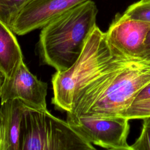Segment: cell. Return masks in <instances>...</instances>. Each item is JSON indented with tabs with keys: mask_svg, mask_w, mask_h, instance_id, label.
<instances>
[{
	"mask_svg": "<svg viewBox=\"0 0 150 150\" xmlns=\"http://www.w3.org/2000/svg\"><path fill=\"white\" fill-rule=\"evenodd\" d=\"M88 0H31L21 11L11 29L18 35L43 28L50 21Z\"/></svg>",
	"mask_w": 150,
	"mask_h": 150,
	"instance_id": "7",
	"label": "cell"
},
{
	"mask_svg": "<svg viewBox=\"0 0 150 150\" xmlns=\"http://www.w3.org/2000/svg\"><path fill=\"white\" fill-rule=\"evenodd\" d=\"M110 42L97 25L86 40L76 61L52 77V103L56 109L70 112L78 93L95 76L105 58Z\"/></svg>",
	"mask_w": 150,
	"mask_h": 150,
	"instance_id": "3",
	"label": "cell"
},
{
	"mask_svg": "<svg viewBox=\"0 0 150 150\" xmlns=\"http://www.w3.org/2000/svg\"><path fill=\"white\" fill-rule=\"evenodd\" d=\"M141 57L150 61V30L146 37L144 45V52Z\"/></svg>",
	"mask_w": 150,
	"mask_h": 150,
	"instance_id": "16",
	"label": "cell"
},
{
	"mask_svg": "<svg viewBox=\"0 0 150 150\" xmlns=\"http://www.w3.org/2000/svg\"><path fill=\"white\" fill-rule=\"evenodd\" d=\"M96 148L47 110L26 107L22 120L20 150H93Z\"/></svg>",
	"mask_w": 150,
	"mask_h": 150,
	"instance_id": "4",
	"label": "cell"
},
{
	"mask_svg": "<svg viewBox=\"0 0 150 150\" xmlns=\"http://www.w3.org/2000/svg\"><path fill=\"white\" fill-rule=\"evenodd\" d=\"M25 108L17 99L9 100L1 104L2 150H20L22 120Z\"/></svg>",
	"mask_w": 150,
	"mask_h": 150,
	"instance_id": "9",
	"label": "cell"
},
{
	"mask_svg": "<svg viewBox=\"0 0 150 150\" xmlns=\"http://www.w3.org/2000/svg\"><path fill=\"white\" fill-rule=\"evenodd\" d=\"M98 9L92 0L81 3L42 28L38 49L43 64L57 71L69 68L78 59L96 25Z\"/></svg>",
	"mask_w": 150,
	"mask_h": 150,
	"instance_id": "2",
	"label": "cell"
},
{
	"mask_svg": "<svg viewBox=\"0 0 150 150\" xmlns=\"http://www.w3.org/2000/svg\"><path fill=\"white\" fill-rule=\"evenodd\" d=\"M142 120L141 132L134 143L131 145L132 150H150V117Z\"/></svg>",
	"mask_w": 150,
	"mask_h": 150,
	"instance_id": "14",
	"label": "cell"
},
{
	"mask_svg": "<svg viewBox=\"0 0 150 150\" xmlns=\"http://www.w3.org/2000/svg\"><path fill=\"white\" fill-rule=\"evenodd\" d=\"M148 98H150V83H149L145 87H144L142 90L138 94L134 101H140Z\"/></svg>",
	"mask_w": 150,
	"mask_h": 150,
	"instance_id": "15",
	"label": "cell"
},
{
	"mask_svg": "<svg viewBox=\"0 0 150 150\" xmlns=\"http://www.w3.org/2000/svg\"><path fill=\"white\" fill-rule=\"evenodd\" d=\"M150 117V98L134 101L126 112L128 120L143 119Z\"/></svg>",
	"mask_w": 150,
	"mask_h": 150,
	"instance_id": "13",
	"label": "cell"
},
{
	"mask_svg": "<svg viewBox=\"0 0 150 150\" xmlns=\"http://www.w3.org/2000/svg\"><path fill=\"white\" fill-rule=\"evenodd\" d=\"M23 60L22 52L14 33L0 21V71L4 79L11 77Z\"/></svg>",
	"mask_w": 150,
	"mask_h": 150,
	"instance_id": "10",
	"label": "cell"
},
{
	"mask_svg": "<svg viewBox=\"0 0 150 150\" xmlns=\"http://www.w3.org/2000/svg\"><path fill=\"white\" fill-rule=\"evenodd\" d=\"M149 83L150 61L131 56L110 41L100 69L78 93L68 112L98 118L125 117L138 94Z\"/></svg>",
	"mask_w": 150,
	"mask_h": 150,
	"instance_id": "1",
	"label": "cell"
},
{
	"mask_svg": "<svg viewBox=\"0 0 150 150\" xmlns=\"http://www.w3.org/2000/svg\"><path fill=\"white\" fill-rule=\"evenodd\" d=\"M3 148V136H2V128L1 122V111L0 106V150H2Z\"/></svg>",
	"mask_w": 150,
	"mask_h": 150,
	"instance_id": "17",
	"label": "cell"
},
{
	"mask_svg": "<svg viewBox=\"0 0 150 150\" xmlns=\"http://www.w3.org/2000/svg\"><path fill=\"white\" fill-rule=\"evenodd\" d=\"M0 106H1V105H0Z\"/></svg>",
	"mask_w": 150,
	"mask_h": 150,
	"instance_id": "19",
	"label": "cell"
},
{
	"mask_svg": "<svg viewBox=\"0 0 150 150\" xmlns=\"http://www.w3.org/2000/svg\"><path fill=\"white\" fill-rule=\"evenodd\" d=\"M126 117L98 118L77 117L67 112L66 121L93 145L111 150H132L127 142L129 132Z\"/></svg>",
	"mask_w": 150,
	"mask_h": 150,
	"instance_id": "5",
	"label": "cell"
},
{
	"mask_svg": "<svg viewBox=\"0 0 150 150\" xmlns=\"http://www.w3.org/2000/svg\"><path fill=\"white\" fill-rule=\"evenodd\" d=\"M47 84L39 80L28 69L23 60L12 76L4 79L1 104L9 100H19L30 109L47 110Z\"/></svg>",
	"mask_w": 150,
	"mask_h": 150,
	"instance_id": "6",
	"label": "cell"
},
{
	"mask_svg": "<svg viewBox=\"0 0 150 150\" xmlns=\"http://www.w3.org/2000/svg\"><path fill=\"white\" fill-rule=\"evenodd\" d=\"M31 0H0V21L11 28L15 20Z\"/></svg>",
	"mask_w": 150,
	"mask_h": 150,
	"instance_id": "11",
	"label": "cell"
},
{
	"mask_svg": "<svg viewBox=\"0 0 150 150\" xmlns=\"http://www.w3.org/2000/svg\"><path fill=\"white\" fill-rule=\"evenodd\" d=\"M150 23L132 19L124 13H117L112 21L106 35L115 46L126 53L141 57Z\"/></svg>",
	"mask_w": 150,
	"mask_h": 150,
	"instance_id": "8",
	"label": "cell"
},
{
	"mask_svg": "<svg viewBox=\"0 0 150 150\" xmlns=\"http://www.w3.org/2000/svg\"><path fill=\"white\" fill-rule=\"evenodd\" d=\"M4 81V76L1 72L0 71V97H1V88H2V83Z\"/></svg>",
	"mask_w": 150,
	"mask_h": 150,
	"instance_id": "18",
	"label": "cell"
},
{
	"mask_svg": "<svg viewBox=\"0 0 150 150\" xmlns=\"http://www.w3.org/2000/svg\"><path fill=\"white\" fill-rule=\"evenodd\" d=\"M124 13L132 19L150 23V0H139L131 4Z\"/></svg>",
	"mask_w": 150,
	"mask_h": 150,
	"instance_id": "12",
	"label": "cell"
}]
</instances>
